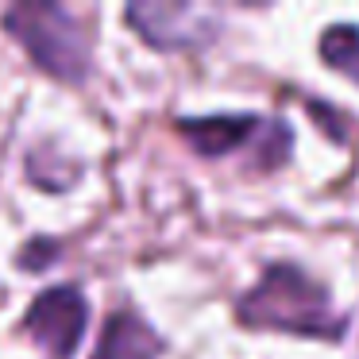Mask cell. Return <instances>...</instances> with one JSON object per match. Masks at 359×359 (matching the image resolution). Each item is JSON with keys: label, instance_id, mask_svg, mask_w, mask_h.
<instances>
[{"label": "cell", "instance_id": "obj_6", "mask_svg": "<svg viewBox=\"0 0 359 359\" xmlns=\"http://www.w3.org/2000/svg\"><path fill=\"white\" fill-rule=\"evenodd\" d=\"M163 355V340L158 332L132 309H120L109 317L97 344L93 359H158Z\"/></svg>", "mask_w": 359, "mask_h": 359}, {"label": "cell", "instance_id": "obj_2", "mask_svg": "<svg viewBox=\"0 0 359 359\" xmlns=\"http://www.w3.org/2000/svg\"><path fill=\"white\" fill-rule=\"evenodd\" d=\"M4 27L43 74L58 81H86L89 58H93L89 35L62 4H47V0L12 4L4 12Z\"/></svg>", "mask_w": 359, "mask_h": 359}, {"label": "cell", "instance_id": "obj_4", "mask_svg": "<svg viewBox=\"0 0 359 359\" xmlns=\"http://www.w3.org/2000/svg\"><path fill=\"white\" fill-rule=\"evenodd\" d=\"M124 20L135 27L143 43L158 50H189V47H201V43L212 39L217 24L205 16L201 8L194 4H163V0H143V4H128Z\"/></svg>", "mask_w": 359, "mask_h": 359}, {"label": "cell", "instance_id": "obj_5", "mask_svg": "<svg viewBox=\"0 0 359 359\" xmlns=\"http://www.w3.org/2000/svg\"><path fill=\"white\" fill-rule=\"evenodd\" d=\"M178 132L201 158H224L232 151L248 147L251 140H263L266 120L259 116H201V120H178Z\"/></svg>", "mask_w": 359, "mask_h": 359}, {"label": "cell", "instance_id": "obj_7", "mask_svg": "<svg viewBox=\"0 0 359 359\" xmlns=\"http://www.w3.org/2000/svg\"><path fill=\"white\" fill-rule=\"evenodd\" d=\"M320 58L332 70L348 74L351 81H359V27L351 24H336L320 35Z\"/></svg>", "mask_w": 359, "mask_h": 359}, {"label": "cell", "instance_id": "obj_3", "mask_svg": "<svg viewBox=\"0 0 359 359\" xmlns=\"http://www.w3.org/2000/svg\"><path fill=\"white\" fill-rule=\"evenodd\" d=\"M32 340L47 351L50 359H74L81 336L89 325V305L81 297V290L74 286H50L27 305L24 317Z\"/></svg>", "mask_w": 359, "mask_h": 359}, {"label": "cell", "instance_id": "obj_1", "mask_svg": "<svg viewBox=\"0 0 359 359\" xmlns=\"http://www.w3.org/2000/svg\"><path fill=\"white\" fill-rule=\"evenodd\" d=\"M236 317L263 332H294L313 340H340L348 320L332 309V294L294 263H271L263 278L236 302Z\"/></svg>", "mask_w": 359, "mask_h": 359}]
</instances>
